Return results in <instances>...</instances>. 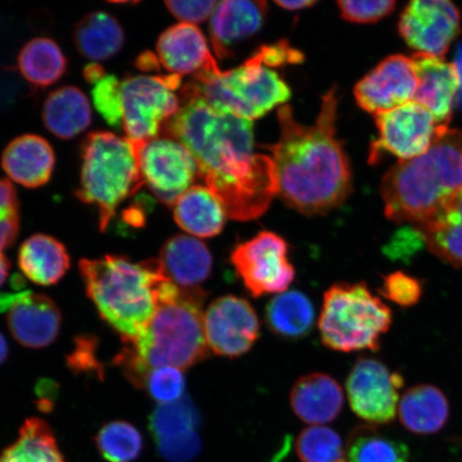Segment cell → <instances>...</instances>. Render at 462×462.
Listing matches in <instances>:
<instances>
[{"mask_svg":"<svg viewBox=\"0 0 462 462\" xmlns=\"http://www.w3.org/2000/svg\"><path fill=\"white\" fill-rule=\"evenodd\" d=\"M164 133L192 153L199 176L234 221L263 216L279 195L273 158L254 152L252 121L193 99L164 125Z\"/></svg>","mask_w":462,"mask_h":462,"instance_id":"cell-1","label":"cell"},{"mask_svg":"<svg viewBox=\"0 0 462 462\" xmlns=\"http://www.w3.org/2000/svg\"><path fill=\"white\" fill-rule=\"evenodd\" d=\"M337 87L323 95L313 125L294 118L291 106L277 112L280 140L267 146L275 166L279 195L305 216L326 215L342 206L351 192V170L337 134Z\"/></svg>","mask_w":462,"mask_h":462,"instance_id":"cell-2","label":"cell"},{"mask_svg":"<svg viewBox=\"0 0 462 462\" xmlns=\"http://www.w3.org/2000/svg\"><path fill=\"white\" fill-rule=\"evenodd\" d=\"M79 271L87 297L124 343L140 337L161 303L179 288L167 277L159 258L142 263L121 255L83 259Z\"/></svg>","mask_w":462,"mask_h":462,"instance_id":"cell-3","label":"cell"},{"mask_svg":"<svg viewBox=\"0 0 462 462\" xmlns=\"http://www.w3.org/2000/svg\"><path fill=\"white\" fill-rule=\"evenodd\" d=\"M207 294L201 288H181L161 303L140 337L125 342L114 359L138 389L153 369L171 366L187 369L209 354L202 308Z\"/></svg>","mask_w":462,"mask_h":462,"instance_id":"cell-4","label":"cell"},{"mask_svg":"<svg viewBox=\"0 0 462 462\" xmlns=\"http://www.w3.org/2000/svg\"><path fill=\"white\" fill-rule=\"evenodd\" d=\"M462 189V131L448 130L429 152L398 162L385 173L380 192L385 217L413 226L430 218Z\"/></svg>","mask_w":462,"mask_h":462,"instance_id":"cell-5","label":"cell"},{"mask_svg":"<svg viewBox=\"0 0 462 462\" xmlns=\"http://www.w3.org/2000/svg\"><path fill=\"white\" fill-rule=\"evenodd\" d=\"M184 102L199 99L216 111L253 121L291 100L281 75L263 62L259 51L238 68L222 71L217 62L182 87Z\"/></svg>","mask_w":462,"mask_h":462,"instance_id":"cell-6","label":"cell"},{"mask_svg":"<svg viewBox=\"0 0 462 462\" xmlns=\"http://www.w3.org/2000/svg\"><path fill=\"white\" fill-rule=\"evenodd\" d=\"M143 188L138 148L126 137L96 131L82 143V170L75 195L94 206L106 231L118 207Z\"/></svg>","mask_w":462,"mask_h":462,"instance_id":"cell-7","label":"cell"},{"mask_svg":"<svg viewBox=\"0 0 462 462\" xmlns=\"http://www.w3.org/2000/svg\"><path fill=\"white\" fill-rule=\"evenodd\" d=\"M391 325L390 309L364 282H338L323 296L318 328L328 349L345 354L378 350Z\"/></svg>","mask_w":462,"mask_h":462,"instance_id":"cell-8","label":"cell"},{"mask_svg":"<svg viewBox=\"0 0 462 462\" xmlns=\"http://www.w3.org/2000/svg\"><path fill=\"white\" fill-rule=\"evenodd\" d=\"M181 77L132 75L121 82L123 92V128L126 138L137 144L160 136L164 125L180 109L175 90Z\"/></svg>","mask_w":462,"mask_h":462,"instance_id":"cell-9","label":"cell"},{"mask_svg":"<svg viewBox=\"0 0 462 462\" xmlns=\"http://www.w3.org/2000/svg\"><path fill=\"white\" fill-rule=\"evenodd\" d=\"M230 262L254 298L285 292L296 277L287 242L271 231H262L236 245Z\"/></svg>","mask_w":462,"mask_h":462,"instance_id":"cell-10","label":"cell"},{"mask_svg":"<svg viewBox=\"0 0 462 462\" xmlns=\"http://www.w3.org/2000/svg\"><path fill=\"white\" fill-rule=\"evenodd\" d=\"M374 119L379 137L372 143L369 163L378 162L383 152L395 155L400 161L420 157L448 130V126L439 125L429 109L417 101L375 114Z\"/></svg>","mask_w":462,"mask_h":462,"instance_id":"cell-11","label":"cell"},{"mask_svg":"<svg viewBox=\"0 0 462 462\" xmlns=\"http://www.w3.org/2000/svg\"><path fill=\"white\" fill-rule=\"evenodd\" d=\"M137 148L143 187L162 204L175 206L199 176L192 153L166 135L137 144Z\"/></svg>","mask_w":462,"mask_h":462,"instance_id":"cell-12","label":"cell"},{"mask_svg":"<svg viewBox=\"0 0 462 462\" xmlns=\"http://www.w3.org/2000/svg\"><path fill=\"white\" fill-rule=\"evenodd\" d=\"M403 380L384 364L374 359L357 361L346 378V395L352 411L374 424L394 420Z\"/></svg>","mask_w":462,"mask_h":462,"instance_id":"cell-13","label":"cell"},{"mask_svg":"<svg viewBox=\"0 0 462 462\" xmlns=\"http://www.w3.org/2000/svg\"><path fill=\"white\" fill-rule=\"evenodd\" d=\"M459 10L448 0H414L401 15L400 32L417 53L444 58L460 32Z\"/></svg>","mask_w":462,"mask_h":462,"instance_id":"cell-14","label":"cell"},{"mask_svg":"<svg viewBox=\"0 0 462 462\" xmlns=\"http://www.w3.org/2000/svg\"><path fill=\"white\" fill-rule=\"evenodd\" d=\"M204 330L209 350L217 356L235 359L255 345L260 323L250 302L236 296H224L208 306Z\"/></svg>","mask_w":462,"mask_h":462,"instance_id":"cell-15","label":"cell"},{"mask_svg":"<svg viewBox=\"0 0 462 462\" xmlns=\"http://www.w3.org/2000/svg\"><path fill=\"white\" fill-rule=\"evenodd\" d=\"M418 86L412 58L392 55L356 84L355 97L357 106L375 115L414 101Z\"/></svg>","mask_w":462,"mask_h":462,"instance_id":"cell-16","label":"cell"},{"mask_svg":"<svg viewBox=\"0 0 462 462\" xmlns=\"http://www.w3.org/2000/svg\"><path fill=\"white\" fill-rule=\"evenodd\" d=\"M199 424V410L189 397L159 404L149 418V430L159 452L171 462H188L198 456Z\"/></svg>","mask_w":462,"mask_h":462,"instance_id":"cell-17","label":"cell"},{"mask_svg":"<svg viewBox=\"0 0 462 462\" xmlns=\"http://www.w3.org/2000/svg\"><path fill=\"white\" fill-rule=\"evenodd\" d=\"M8 327L16 342L27 348H44L54 343L60 334V310L44 294L17 292L8 310Z\"/></svg>","mask_w":462,"mask_h":462,"instance_id":"cell-18","label":"cell"},{"mask_svg":"<svg viewBox=\"0 0 462 462\" xmlns=\"http://www.w3.org/2000/svg\"><path fill=\"white\" fill-rule=\"evenodd\" d=\"M412 61L419 79L414 101L429 109L439 125L448 126L460 90L459 75L454 62L420 53L412 56Z\"/></svg>","mask_w":462,"mask_h":462,"instance_id":"cell-19","label":"cell"},{"mask_svg":"<svg viewBox=\"0 0 462 462\" xmlns=\"http://www.w3.org/2000/svg\"><path fill=\"white\" fill-rule=\"evenodd\" d=\"M268 4L263 0H225L217 3L210 20L212 48L218 58L231 56L235 46L263 27Z\"/></svg>","mask_w":462,"mask_h":462,"instance_id":"cell-20","label":"cell"},{"mask_svg":"<svg viewBox=\"0 0 462 462\" xmlns=\"http://www.w3.org/2000/svg\"><path fill=\"white\" fill-rule=\"evenodd\" d=\"M160 65L171 74H198L217 62L198 26L179 23L162 32L157 42Z\"/></svg>","mask_w":462,"mask_h":462,"instance_id":"cell-21","label":"cell"},{"mask_svg":"<svg viewBox=\"0 0 462 462\" xmlns=\"http://www.w3.org/2000/svg\"><path fill=\"white\" fill-rule=\"evenodd\" d=\"M55 152L45 138L26 134L16 137L5 149L2 167L7 176L28 189L45 186L55 169Z\"/></svg>","mask_w":462,"mask_h":462,"instance_id":"cell-22","label":"cell"},{"mask_svg":"<svg viewBox=\"0 0 462 462\" xmlns=\"http://www.w3.org/2000/svg\"><path fill=\"white\" fill-rule=\"evenodd\" d=\"M291 403L297 417L313 426L337 420L344 406V392L337 380L321 373L310 374L294 383Z\"/></svg>","mask_w":462,"mask_h":462,"instance_id":"cell-23","label":"cell"},{"mask_svg":"<svg viewBox=\"0 0 462 462\" xmlns=\"http://www.w3.org/2000/svg\"><path fill=\"white\" fill-rule=\"evenodd\" d=\"M159 260L167 277L181 288L199 287L212 273L209 248L192 236H171L162 247Z\"/></svg>","mask_w":462,"mask_h":462,"instance_id":"cell-24","label":"cell"},{"mask_svg":"<svg viewBox=\"0 0 462 462\" xmlns=\"http://www.w3.org/2000/svg\"><path fill=\"white\" fill-rule=\"evenodd\" d=\"M414 228L433 255L462 268V189Z\"/></svg>","mask_w":462,"mask_h":462,"instance_id":"cell-25","label":"cell"},{"mask_svg":"<svg viewBox=\"0 0 462 462\" xmlns=\"http://www.w3.org/2000/svg\"><path fill=\"white\" fill-rule=\"evenodd\" d=\"M226 211L206 186H193L173 206L178 226L194 238H213L222 233Z\"/></svg>","mask_w":462,"mask_h":462,"instance_id":"cell-26","label":"cell"},{"mask_svg":"<svg viewBox=\"0 0 462 462\" xmlns=\"http://www.w3.org/2000/svg\"><path fill=\"white\" fill-rule=\"evenodd\" d=\"M43 123L51 134L60 140H71L91 124L88 97L75 86L60 87L44 101Z\"/></svg>","mask_w":462,"mask_h":462,"instance_id":"cell-27","label":"cell"},{"mask_svg":"<svg viewBox=\"0 0 462 462\" xmlns=\"http://www.w3.org/2000/svg\"><path fill=\"white\" fill-rule=\"evenodd\" d=\"M22 273L42 286L56 285L70 268V256L61 242L46 235H33L20 247Z\"/></svg>","mask_w":462,"mask_h":462,"instance_id":"cell-28","label":"cell"},{"mask_svg":"<svg viewBox=\"0 0 462 462\" xmlns=\"http://www.w3.org/2000/svg\"><path fill=\"white\" fill-rule=\"evenodd\" d=\"M397 412L408 430L431 435L446 425L449 408L440 390L432 385H419L404 393Z\"/></svg>","mask_w":462,"mask_h":462,"instance_id":"cell-29","label":"cell"},{"mask_svg":"<svg viewBox=\"0 0 462 462\" xmlns=\"http://www.w3.org/2000/svg\"><path fill=\"white\" fill-rule=\"evenodd\" d=\"M73 42L87 60L104 61L118 54L125 44V32L115 17L102 11L86 14L73 31Z\"/></svg>","mask_w":462,"mask_h":462,"instance_id":"cell-30","label":"cell"},{"mask_svg":"<svg viewBox=\"0 0 462 462\" xmlns=\"http://www.w3.org/2000/svg\"><path fill=\"white\" fill-rule=\"evenodd\" d=\"M315 308L301 291L277 294L265 309V321L271 331L286 339H301L309 335L315 323Z\"/></svg>","mask_w":462,"mask_h":462,"instance_id":"cell-31","label":"cell"},{"mask_svg":"<svg viewBox=\"0 0 462 462\" xmlns=\"http://www.w3.org/2000/svg\"><path fill=\"white\" fill-rule=\"evenodd\" d=\"M67 57L53 39L34 38L17 57V68L29 84L40 88L54 85L66 73Z\"/></svg>","mask_w":462,"mask_h":462,"instance_id":"cell-32","label":"cell"},{"mask_svg":"<svg viewBox=\"0 0 462 462\" xmlns=\"http://www.w3.org/2000/svg\"><path fill=\"white\" fill-rule=\"evenodd\" d=\"M0 462H67L53 430L45 420L27 419L16 441L0 455Z\"/></svg>","mask_w":462,"mask_h":462,"instance_id":"cell-33","label":"cell"},{"mask_svg":"<svg viewBox=\"0 0 462 462\" xmlns=\"http://www.w3.org/2000/svg\"><path fill=\"white\" fill-rule=\"evenodd\" d=\"M346 454L348 462H409V450L403 443L371 426L356 427L351 432Z\"/></svg>","mask_w":462,"mask_h":462,"instance_id":"cell-34","label":"cell"},{"mask_svg":"<svg viewBox=\"0 0 462 462\" xmlns=\"http://www.w3.org/2000/svg\"><path fill=\"white\" fill-rule=\"evenodd\" d=\"M96 446L107 462H133L142 453L143 438L128 421L114 420L97 433Z\"/></svg>","mask_w":462,"mask_h":462,"instance_id":"cell-35","label":"cell"},{"mask_svg":"<svg viewBox=\"0 0 462 462\" xmlns=\"http://www.w3.org/2000/svg\"><path fill=\"white\" fill-rule=\"evenodd\" d=\"M297 454L302 462H348L342 438L325 426H311L298 438Z\"/></svg>","mask_w":462,"mask_h":462,"instance_id":"cell-36","label":"cell"},{"mask_svg":"<svg viewBox=\"0 0 462 462\" xmlns=\"http://www.w3.org/2000/svg\"><path fill=\"white\" fill-rule=\"evenodd\" d=\"M92 100L97 112L115 129L123 126V92L121 82L115 75L106 74L92 87Z\"/></svg>","mask_w":462,"mask_h":462,"instance_id":"cell-37","label":"cell"},{"mask_svg":"<svg viewBox=\"0 0 462 462\" xmlns=\"http://www.w3.org/2000/svg\"><path fill=\"white\" fill-rule=\"evenodd\" d=\"M143 389L160 404L175 402L183 398L186 378L182 369L171 366L160 367L148 374Z\"/></svg>","mask_w":462,"mask_h":462,"instance_id":"cell-38","label":"cell"},{"mask_svg":"<svg viewBox=\"0 0 462 462\" xmlns=\"http://www.w3.org/2000/svg\"><path fill=\"white\" fill-rule=\"evenodd\" d=\"M20 225V204L14 184L0 179V250L14 244Z\"/></svg>","mask_w":462,"mask_h":462,"instance_id":"cell-39","label":"cell"},{"mask_svg":"<svg viewBox=\"0 0 462 462\" xmlns=\"http://www.w3.org/2000/svg\"><path fill=\"white\" fill-rule=\"evenodd\" d=\"M337 5L345 21L356 23V24H372L391 14L395 9L396 3L392 0H373V2L344 0Z\"/></svg>","mask_w":462,"mask_h":462,"instance_id":"cell-40","label":"cell"},{"mask_svg":"<svg viewBox=\"0 0 462 462\" xmlns=\"http://www.w3.org/2000/svg\"><path fill=\"white\" fill-rule=\"evenodd\" d=\"M381 293L390 301L409 308L419 302L421 286L414 277L398 271L384 277Z\"/></svg>","mask_w":462,"mask_h":462,"instance_id":"cell-41","label":"cell"},{"mask_svg":"<svg viewBox=\"0 0 462 462\" xmlns=\"http://www.w3.org/2000/svg\"><path fill=\"white\" fill-rule=\"evenodd\" d=\"M96 346L94 337H79L75 349L68 357L69 367L77 373H95L101 377L102 367L96 357Z\"/></svg>","mask_w":462,"mask_h":462,"instance_id":"cell-42","label":"cell"},{"mask_svg":"<svg viewBox=\"0 0 462 462\" xmlns=\"http://www.w3.org/2000/svg\"><path fill=\"white\" fill-rule=\"evenodd\" d=\"M215 0H202V2H165L170 13L181 23L186 24H199L212 15L217 7Z\"/></svg>","mask_w":462,"mask_h":462,"instance_id":"cell-43","label":"cell"},{"mask_svg":"<svg viewBox=\"0 0 462 462\" xmlns=\"http://www.w3.org/2000/svg\"><path fill=\"white\" fill-rule=\"evenodd\" d=\"M137 67L142 71L159 70L160 62L158 57L152 53V51H146V53L137 58Z\"/></svg>","mask_w":462,"mask_h":462,"instance_id":"cell-44","label":"cell"},{"mask_svg":"<svg viewBox=\"0 0 462 462\" xmlns=\"http://www.w3.org/2000/svg\"><path fill=\"white\" fill-rule=\"evenodd\" d=\"M275 4L288 11L303 10L316 5L315 0H276Z\"/></svg>","mask_w":462,"mask_h":462,"instance_id":"cell-45","label":"cell"},{"mask_svg":"<svg viewBox=\"0 0 462 462\" xmlns=\"http://www.w3.org/2000/svg\"><path fill=\"white\" fill-rule=\"evenodd\" d=\"M106 71L99 63L94 62L87 66L84 70V78L86 82L94 85L97 80L102 79L106 75Z\"/></svg>","mask_w":462,"mask_h":462,"instance_id":"cell-46","label":"cell"},{"mask_svg":"<svg viewBox=\"0 0 462 462\" xmlns=\"http://www.w3.org/2000/svg\"><path fill=\"white\" fill-rule=\"evenodd\" d=\"M10 268L11 263L9 260L5 256V254L0 251V288H2L5 281H7Z\"/></svg>","mask_w":462,"mask_h":462,"instance_id":"cell-47","label":"cell"},{"mask_svg":"<svg viewBox=\"0 0 462 462\" xmlns=\"http://www.w3.org/2000/svg\"><path fill=\"white\" fill-rule=\"evenodd\" d=\"M456 67V70H457L460 79V90H459V101L462 102V46L458 50L457 58H456V61L454 62Z\"/></svg>","mask_w":462,"mask_h":462,"instance_id":"cell-48","label":"cell"},{"mask_svg":"<svg viewBox=\"0 0 462 462\" xmlns=\"http://www.w3.org/2000/svg\"><path fill=\"white\" fill-rule=\"evenodd\" d=\"M8 345L7 342H5V338L4 337V335L0 333V365L7 360L8 357Z\"/></svg>","mask_w":462,"mask_h":462,"instance_id":"cell-49","label":"cell"}]
</instances>
